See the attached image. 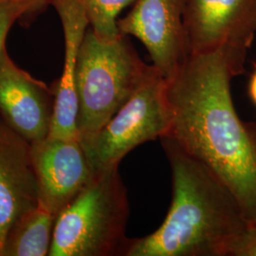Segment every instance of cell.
Masks as SVG:
<instances>
[{"instance_id": "obj_3", "label": "cell", "mask_w": 256, "mask_h": 256, "mask_svg": "<svg viewBox=\"0 0 256 256\" xmlns=\"http://www.w3.org/2000/svg\"><path fill=\"white\" fill-rule=\"evenodd\" d=\"M154 70L140 59L128 36L106 41L88 30L76 66L79 138L99 131Z\"/></svg>"}, {"instance_id": "obj_2", "label": "cell", "mask_w": 256, "mask_h": 256, "mask_svg": "<svg viewBox=\"0 0 256 256\" xmlns=\"http://www.w3.org/2000/svg\"><path fill=\"white\" fill-rule=\"evenodd\" d=\"M173 198L162 224L129 240L126 256H229L248 221L227 185L172 138H160Z\"/></svg>"}, {"instance_id": "obj_17", "label": "cell", "mask_w": 256, "mask_h": 256, "mask_svg": "<svg viewBox=\"0 0 256 256\" xmlns=\"http://www.w3.org/2000/svg\"><path fill=\"white\" fill-rule=\"evenodd\" d=\"M32 1L37 3L42 9L45 8L48 4H52V0H32Z\"/></svg>"}, {"instance_id": "obj_16", "label": "cell", "mask_w": 256, "mask_h": 256, "mask_svg": "<svg viewBox=\"0 0 256 256\" xmlns=\"http://www.w3.org/2000/svg\"><path fill=\"white\" fill-rule=\"evenodd\" d=\"M248 95L256 106V66L248 82Z\"/></svg>"}, {"instance_id": "obj_6", "label": "cell", "mask_w": 256, "mask_h": 256, "mask_svg": "<svg viewBox=\"0 0 256 256\" xmlns=\"http://www.w3.org/2000/svg\"><path fill=\"white\" fill-rule=\"evenodd\" d=\"M183 8L184 0H136L128 16L118 20L120 34L138 39L166 80L189 55Z\"/></svg>"}, {"instance_id": "obj_11", "label": "cell", "mask_w": 256, "mask_h": 256, "mask_svg": "<svg viewBox=\"0 0 256 256\" xmlns=\"http://www.w3.org/2000/svg\"><path fill=\"white\" fill-rule=\"evenodd\" d=\"M61 20L64 40L63 72L54 86V110L48 137L79 138L76 66L82 38L90 26L84 10L76 0H52Z\"/></svg>"}, {"instance_id": "obj_12", "label": "cell", "mask_w": 256, "mask_h": 256, "mask_svg": "<svg viewBox=\"0 0 256 256\" xmlns=\"http://www.w3.org/2000/svg\"><path fill=\"white\" fill-rule=\"evenodd\" d=\"M57 216L42 202L23 212L10 226L0 256H48Z\"/></svg>"}, {"instance_id": "obj_14", "label": "cell", "mask_w": 256, "mask_h": 256, "mask_svg": "<svg viewBox=\"0 0 256 256\" xmlns=\"http://www.w3.org/2000/svg\"><path fill=\"white\" fill-rule=\"evenodd\" d=\"M41 9L32 0H0V62L8 54L6 39L12 26L18 20L36 14Z\"/></svg>"}, {"instance_id": "obj_9", "label": "cell", "mask_w": 256, "mask_h": 256, "mask_svg": "<svg viewBox=\"0 0 256 256\" xmlns=\"http://www.w3.org/2000/svg\"><path fill=\"white\" fill-rule=\"evenodd\" d=\"M54 86L34 78L10 57L0 62V119L30 144L48 137L54 110Z\"/></svg>"}, {"instance_id": "obj_7", "label": "cell", "mask_w": 256, "mask_h": 256, "mask_svg": "<svg viewBox=\"0 0 256 256\" xmlns=\"http://www.w3.org/2000/svg\"><path fill=\"white\" fill-rule=\"evenodd\" d=\"M189 54L221 46L250 48L256 36V0H184Z\"/></svg>"}, {"instance_id": "obj_13", "label": "cell", "mask_w": 256, "mask_h": 256, "mask_svg": "<svg viewBox=\"0 0 256 256\" xmlns=\"http://www.w3.org/2000/svg\"><path fill=\"white\" fill-rule=\"evenodd\" d=\"M86 12L92 32L102 40H114L120 36L118 16L136 0H76Z\"/></svg>"}, {"instance_id": "obj_5", "label": "cell", "mask_w": 256, "mask_h": 256, "mask_svg": "<svg viewBox=\"0 0 256 256\" xmlns=\"http://www.w3.org/2000/svg\"><path fill=\"white\" fill-rule=\"evenodd\" d=\"M171 126V110L166 79L153 70L128 102L102 126L80 138L92 174L119 168L122 160L134 148L166 136Z\"/></svg>"}, {"instance_id": "obj_1", "label": "cell", "mask_w": 256, "mask_h": 256, "mask_svg": "<svg viewBox=\"0 0 256 256\" xmlns=\"http://www.w3.org/2000/svg\"><path fill=\"white\" fill-rule=\"evenodd\" d=\"M248 48L190 54L166 80L171 126L166 136L206 165L256 222V124L239 118L230 84L245 70Z\"/></svg>"}, {"instance_id": "obj_8", "label": "cell", "mask_w": 256, "mask_h": 256, "mask_svg": "<svg viewBox=\"0 0 256 256\" xmlns=\"http://www.w3.org/2000/svg\"><path fill=\"white\" fill-rule=\"evenodd\" d=\"M39 202L58 216L93 174L79 138H45L32 144Z\"/></svg>"}, {"instance_id": "obj_10", "label": "cell", "mask_w": 256, "mask_h": 256, "mask_svg": "<svg viewBox=\"0 0 256 256\" xmlns=\"http://www.w3.org/2000/svg\"><path fill=\"white\" fill-rule=\"evenodd\" d=\"M38 202L32 144L0 119V250L14 221Z\"/></svg>"}, {"instance_id": "obj_15", "label": "cell", "mask_w": 256, "mask_h": 256, "mask_svg": "<svg viewBox=\"0 0 256 256\" xmlns=\"http://www.w3.org/2000/svg\"><path fill=\"white\" fill-rule=\"evenodd\" d=\"M229 256H256V222H248L234 242Z\"/></svg>"}, {"instance_id": "obj_4", "label": "cell", "mask_w": 256, "mask_h": 256, "mask_svg": "<svg viewBox=\"0 0 256 256\" xmlns=\"http://www.w3.org/2000/svg\"><path fill=\"white\" fill-rule=\"evenodd\" d=\"M129 212L118 168L93 174L58 214L48 256H126Z\"/></svg>"}]
</instances>
